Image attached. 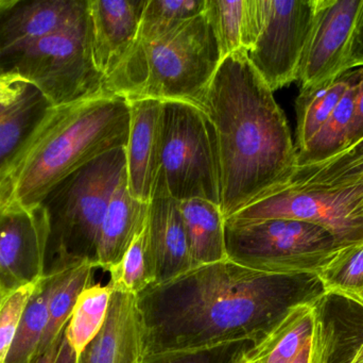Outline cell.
Masks as SVG:
<instances>
[{
    "instance_id": "277c9868",
    "label": "cell",
    "mask_w": 363,
    "mask_h": 363,
    "mask_svg": "<svg viewBox=\"0 0 363 363\" xmlns=\"http://www.w3.org/2000/svg\"><path fill=\"white\" fill-rule=\"evenodd\" d=\"M221 62L219 42L204 11L157 40L134 44L104 79V87L127 102L176 100L200 107Z\"/></svg>"
},
{
    "instance_id": "f1b7e54d",
    "label": "cell",
    "mask_w": 363,
    "mask_h": 363,
    "mask_svg": "<svg viewBox=\"0 0 363 363\" xmlns=\"http://www.w3.org/2000/svg\"><path fill=\"white\" fill-rule=\"evenodd\" d=\"M108 273V285L113 292L132 294L138 298L143 292L157 285V268L147 234V224L132 242L121 261Z\"/></svg>"
},
{
    "instance_id": "8fae6325",
    "label": "cell",
    "mask_w": 363,
    "mask_h": 363,
    "mask_svg": "<svg viewBox=\"0 0 363 363\" xmlns=\"http://www.w3.org/2000/svg\"><path fill=\"white\" fill-rule=\"evenodd\" d=\"M362 12L363 0H315L298 75L301 91L322 87L354 70V47Z\"/></svg>"
},
{
    "instance_id": "836d02e7",
    "label": "cell",
    "mask_w": 363,
    "mask_h": 363,
    "mask_svg": "<svg viewBox=\"0 0 363 363\" xmlns=\"http://www.w3.org/2000/svg\"><path fill=\"white\" fill-rule=\"evenodd\" d=\"M324 306L318 318L311 341L291 363H330L336 349L337 337L335 328L328 323L324 317Z\"/></svg>"
},
{
    "instance_id": "7a4b0ae2",
    "label": "cell",
    "mask_w": 363,
    "mask_h": 363,
    "mask_svg": "<svg viewBox=\"0 0 363 363\" xmlns=\"http://www.w3.org/2000/svg\"><path fill=\"white\" fill-rule=\"evenodd\" d=\"M200 108L215 132L225 220L291 180L296 151L289 125L247 51L222 60Z\"/></svg>"
},
{
    "instance_id": "3957f363",
    "label": "cell",
    "mask_w": 363,
    "mask_h": 363,
    "mask_svg": "<svg viewBox=\"0 0 363 363\" xmlns=\"http://www.w3.org/2000/svg\"><path fill=\"white\" fill-rule=\"evenodd\" d=\"M129 102L106 90L55 110L35 144L8 178L6 202L34 206L72 173L125 147Z\"/></svg>"
},
{
    "instance_id": "8992f818",
    "label": "cell",
    "mask_w": 363,
    "mask_h": 363,
    "mask_svg": "<svg viewBox=\"0 0 363 363\" xmlns=\"http://www.w3.org/2000/svg\"><path fill=\"white\" fill-rule=\"evenodd\" d=\"M155 192L178 202L200 198L220 206L215 132L196 104L162 102L161 168Z\"/></svg>"
},
{
    "instance_id": "4316f807",
    "label": "cell",
    "mask_w": 363,
    "mask_h": 363,
    "mask_svg": "<svg viewBox=\"0 0 363 363\" xmlns=\"http://www.w3.org/2000/svg\"><path fill=\"white\" fill-rule=\"evenodd\" d=\"M363 183V140L336 157L296 168L289 183L313 189H340Z\"/></svg>"
},
{
    "instance_id": "e575fe53",
    "label": "cell",
    "mask_w": 363,
    "mask_h": 363,
    "mask_svg": "<svg viewBox=\"0 0 363 363\" xmlns=\"http://www.w3.org/2000/svg\"><path fill=\"white\" fill-rule=\"evenodd\" d=\"M363 140V66L359 67V78L356 85L355 102H354L353 126H352L350 147ZM347 151V149H345Z\"/></svg>"
},
{
    "instance_id": "9c48e42d",
    "label": "cell",
    "mask_w": 363,
    "mask_h": 363,
    "mask_svg": "<svg viewBox=\"0 0 363 363\" xmlns=\"http://www.w3.org/2000/svg\"><path fill=\"white\" fill-rule=\"evenodd\" d=\"M315 0H245L242 48L271 91L298 80Z\"/></svg>"
},
{
    "instance_id": "ab89813d",
    "label": "cell",
    "mask_w": 363,
    "mask_h": 363,
    "mask_svg": "<svg viewBox=\"0 0 363 363\" xmlns=\"http://www.w3.org/2000/svg\"><path fill=\"white\" fill-rule=\"evenodd\" d=\"M349 363H363V341L360 343L359 347L355 350V352H354Z\"/></svg>"
},
{
    "instance_id": "52a82bcc",
    "label": "cell",
    "mask_w": 363,
    "mask_h": 363,
    "mask_svg": "<svg viewBox=\"0 0 363 363\" xmlns=\"http://www.w3.org/2000/svg\"><path fill=\"white\" fill-rule=\"evenodd\" d=\"M0 68L31 82L55 108L104 91L91 55L89 11L78 23L0 60Z\"/></svg>"
},
{
    "instance_id": "2e32d148",
    "label": "cell",
    "mask_w": 363,
    "mask_h": 363,
    "mask_svg": "<svg viewBox=\"0 0 363 363\" xmlns=\"http://www.w3.org/2000/svg\"><path fill=\"white\" fill-rule=\"evenodd\" d=\"M147 0H89L94 63L106 79L133 46Z\"/></svg>"
},
{
    "instance_id": "ba28073f",
    "label": "cell",
    "mask_w": 363,
    "mask_h": 363,
    "mask_svg": "<svg viewBox=\"0 0 363 363\" xmlns=\"http://www.w3.org/2000/svg\"><path fill=\"white\" fill-rule=\"evenodd\" d=\"M225 243L228 259L245 268L315 277L341 249L328 230L292 220H225Z\"/></svg>"
},
{
    "instance_id": "b9f144b4",
    "label": "cell",
    "mask_w": 363,
    "mask_h": 363,
    "mask_svg": "<svg viewBox=\"0 0 363 363\" xmlns=\"http://www.w3.org/2000/svg\"><path fill=\"white\" fill-rule=\"evenodd\" d=\"M362 211H363V197H362Z\"/></svg>"
},
{
    "instance_id": "d590c367",
    "label": "cell",
    "mask_w": 363,
    "mask_h": 363,
    "mask_svg": "<svg viewBox=\"0 0 363 363\" xmlns=\"http://www.w3.org/2000/svg\"><path fill=\"white\" fill-rule=\"evenodd\" d=\"M363 66V12L358 26L357 36H356L355 47L353 53V68Z\"/></svg>"
},
{
    "instance_id": "6da1fadb",
    "label": "cell",
    "mask_w": 363,
    "mask_h": 363,
    "mask_svg": "<svg viewBox=\"0 0 363 363\" xmlns=\"http://www.w3.org/2000/svg\"><path fill=\"white\" fill-rule=\"evenodd\" d=\"M322 296L311 275L260 272L230 259L190 269L138 296L144 359L236 341L257 345L290 309Z\"/></svg>"
},
{
    "instance_id": "4fadbf2b",
    "label": "cell",
    "mask_w": 363,
    "mask_h": 363,
    "mask_svg": "<svg viewBox=\"0 0 363 363\" xmlns=\"http://www.w3.org/2000/svg\"><path fill=\"white\" fill-rule=\"evenodd\" d=\"M55 110L31 82L0 68V183L18 168Z\"/></svg>"
},
{
    "instance_id": "ac0fdd59",
    "label": "cell",
    "mask_w": 363,
    "mask_h": 363,
    "mask_svg": "<svg viewBox=\"0 0 363 363\" xmlns=\"http://www.w3.org/2000/svg\"><path fill=\"white\" fill-rule=\"evenodd\" d=\"M147 234L157 268V285L191 269L180 202L167 194L155 192L149 202Z\"/></svg>"
},
{
    "instance_id": "1f68e13d",
    "label": "cell",
    "mask_w": 363,
    "mask_h": 363,
    "mask_svg": "<svg viewBox=\"0 0 363 363\" xmlns=\"http://www.w3.org/2000/svg\"><path fill=\"white\" fill-rule=\"evenodd\" d=\"M254 345L256 343L251 340L236 341L206 349L152 356L145 358L144 363H240Z\"/></svg>"
},
{
    "instance_id": "f35d334b",
    "label": "cell",
    "mask_w": 363,
    "mask_h": 363,
    "mask_svg": "<svg viewBox=\"0 0 363 363\" xmlns=\"http://www.w3.org/2000/svg\"><path fill=\"white\" fill-rule=\"evenodd\" d=\"M8 196L9 183L8 179H6V180L0 183V207H1L2 205L6 204V200H8Z\"/></svg>"
},
{
    "instance_id": "74e56055",
    "label": "cell",
    "mask_w": 363,
    "mask_h": 363,
    "mask_svg": "<svg viewBox=\"0 0 363 363\" xmlns=\"http://www.w3.org/2000/svg\"><path fill=\"white\" fill-rule=\"evenodd\" d=\"M62 339H63V337H62L59 341H57L52 347H49L47 351H45L44 353H43L42 355L36 359L35 363H55L57 353H59L60 345H61Z\"/></svg>"
},
{
    "instance_id": "cb8c5ba5",
    "label": "cell",
    "mask_w": 363,
    "mask_h": 363,
    "mask_svg": "<svg viewBox=\"0 0 363 363\" xmlns=\"http://www.w3.org/2000/svg\"><path fill=\"white\" fill-rule=\"evenodd\" d=\"M357 68V76L330 119L313 140L302 151L296 153V168H308L328 161L349 147L353 126L356 85L359 78V67Z\"/></svg>"
},
{
    "instance_id": "4dcf8cb0",
    "label": "cell",
    "mask_w": 363,
    "mask_h": 363,
    "mask_svg": "<svg viewBox=\"0 0 363 363\" xmlns=\"http://www.w3.org/2000/svg\"><path fill=\"white\" fill-rule=\"evenodd\" d=\"M205 13L219 42L222 60L243 49L245 0H206Z\"/></svg>"
},
{
    "instance_id": "5bb4252c",
    "label": "cell",
    "mask_w": 363,
    "mask_h": 363,
    "mask_svg": "<svg viewBox=\"0 0 363 363\" xmlns=\"http://www.w3.org/2000/svg\"><path fill=\"white\" fill-rule=\"evenodd\" d=\"M89 0H0V60L86 16Z\"/></svg>"
},
{
    "instance_id": "f546056e",
    "label": "cell",
    "mask_w": 363,
    "mask_h": 363,
    "mask_svg": "<svg viewBox=\"0 0 363 363\" xmlns=\"http://www.w3.org/2000/svg\"><path fill=\"white\" fill-rule=\"evenodd\" d=\"M205 4L206 0H147L134 44H147L166 36L204 12Z\"/></svg>"
},
{
    "instance_id": "30bf717a",
    "label": "cell",
    "mask_w": 363,
    "mask_h": 363,
    "mask_svg": "<svg viewBox=\"0 0 363 363\" xmlns=\"http://www.w3.org/2000/svg\"><path fill=\"white\" fill-rule=\"evenodd\" d=\"M363 183L340 189H313L286 183L257 198L228 221L292 220L328 230L339 247L363 241Z\"/></svg>"
},
{
    "instance_id": "484cf974",
    "label": "cell",
    "mask_w": 363,
    "mask_h": 363,
    "mask_svg": "<svg viewBox=\"0 0 363 363\" xmlns=\"http://www.w3.org/2000/svg\"><path fill=\"white\" fill-rule=\"evenodd\" d=\"M113 290L110 286L89 285L77 300L64 332L77 357L101 332L110 308Z\"/></svg>"
},
{
    "instance_id": "d6a6232c",
    "label": "cell",
    "mask_w": 363,
    "mask_h": 363,
    "mask_svg": "<svg viewBox=\"0 0 363 363\" xmlns=\"http://www.w3.org/2000/svg\"><path fill=\"white\" fill-rule=\"evenodd\" d=\"M43 277L40 281L17 290L0 309V363H6L23 311L40 287Z\"/></svg>"
},
{
    "instance_id": "603a6c76",
    "label": "cell",
    "mask_w": 363,
    "mask_h": 363,
    "mask_svg": "<svg viewBox=\"0 0 363 363\" xmlns=\"http://www.w3.org/2000/svg\"><path fill=\"white\" fill-rule=\"evenodd\" d=\"M357 74L358 68H354L322 87L300 91L296 102V153L313 140L330 119Z\"/></svg>"
},
{
    "instance_id": "83f0119b",
    "label": "cell",
    "mask_w": 363,
    "mask_h": 363,
    "mask_svg": "<svg viewBox=\"0 0 363 363\" xmlns=\"http://www.w3.org/2000/svg\"><path fill=\"white\" fill-rule=\"evenodd\" d=\"M317 279L326 298L339 296L363 309V241L341 247Z\"/></svg>"
},
{
    "instance_id": "60d3db41",
    "label": "cell",
    "mask_w": 363,
    "mask_h": 363,
    "mask_svg": "<svg viewBox=\"0 0 363 363\" xmlns=\"http://www.w3.org/2000/svg\"><path fill=\"white\" fill-rule=\"evenodd\" d=\"M240 363H249V362H247V360H245V358H243L242 362H241Z\"/></svg>"
},
{
    "instance_id": "d6986e66",
    "label": "cell",
    "mask_w": 363,
    "mask_h": 363,
    "mask_svg": "<svg viewBox=\"0 0 363 363\" xmlns=\"http://www.w3.org/2000/svg\"><path fill=\"white\" fill-rule=\"evenodd\" d=\"M148 212L149 202L132 195L125 174L111 197L102 222L96 268L108 272L121 261L132 242L144 230Z\"/></svg>"
},
{
    "instance_id": "44dd1931",
    "label": "cell",
    "mask_w": 363,
    "mask_h": 363,
    "mask_svg": "<svg viewBox=\"0 0 363 363\" xmlns=\"http://www.w3.org/2000/svg\"><path fill=\"white\" fill-rule=\"evenodd\" d=\"M189 243L191 269L228 259L225 217L219 205L200 198L180 202Z\"/></svg>"
},
{
    "instance_id": "9a60e30c",
    "label": "cell",
    "mask_w": 363,
    "mask_h": 363,
    "mask_svg": "<svg viewBox=\"0 0 363 363\" xmlns=\"http://www.w3.org/2000/svg\"><path fill=\"white\" fill-rule=\"evenodd\" d=\"M129 136L125 145V174L134 197L149 202L161 168L162 102H129Z\"/></svg>"
},
{
    "instance_id": "7402d4cb",
    "label": "cell",
    "mask_w": 363,
    "mask_h": 363,
    "mask_svg": "<svg viewBox=\"0 0 363 363\" xmlns=\"http://www.w3.org/2000/svg\"><path fill=\"white\" fill-rule=\"evenodd\" d=\"M74 262L61 260L57 268L43 277L40 287L23 311L6 363H35L48 323L49 307L53 294Z\"/></svg>"
},
{
    "instance_id": "7c38bea8",
    "label": "cell",
    "mask_w": 363,
    "mask_h": 363,
    "mask_svg": "<svg viewBox=\"0 0 363 363\" xmlns=\"http://www.w3.org/2000/svg\"><path fill=\"white\" fill-rule=\"evenodd\" d=\"M50 234L42 204L6 202L0 207V309L17 290L46 274Z\"/></svg>"
},
{
    "instance_id": "d4e9b609",
    "label": "cell",
    "mask_w": 363,
    "mask_h": 363,
    "mask_svg": "<svg viewBox=\"0 0 363 363\" xmlns=\"http://www.w3.org/2000/svg\"><path fill=\"white\" fill-rule=\"evenodd\" d=\"M95 264L89 260L74 261L55 290L49 307V319L43 335L38 358L63 337L79 296L91 285Z\"/></svg>"
},
{
    "instance_id": "ffe728a7",
    "label": "cell",
    "mask_w": 363,
    "mask_h": 363,
    "mask_svg": "<svg viewBox=\"0 0 363 363\" xmlns=\"http://www.w3.org/2000/svg\"><path fill=\"white\" fill-rule=\"evenodd\" d=\"M325 298L322 296L290 309L272 332L245 354V359L249 363L294 362L311 341Z\"/></svg>"
},
{
    "instance_id": "e0dca14e",
    "label": "cell",
    "mask_w": 363,
    "mask_h": 363,
    "mask_svg": "<svg viewBox=\"0 0 363 363\" xmlns=\"http://www.w3.org/2000/svg\"><path fill=\"white\" fill-rule=\"evenodd\" d=\"M76 363H144L142 317L136 296L113 292L101 332Z\"/></svg>"
},
{
    "instance_id": "5b68a950",
    "label": "cell",
    "mask_w": 363,
    "mask_h": 363,
    "mask_svg": "<svg viewBox=\"0 0 363 363\" xmlns=\"http://www.w3.org/2000/svg\"><path fill=\"white\" fill-rule=\"evenodd\" d=\"M125 176V149L119 147L72 173L40 202L50 223L49 244L55 241L61 260L95 264L108 202Z\"/></svg>"
},
{
    "instance_id": "8d00e7d4",
    "label": "cell",
    "mask_w": 363,
    "mask_h": 363,
    "mask_svg": "<svg viewBox=\"0 0 363 363\" xmlns=\"http://www.w3.org/2000/svg\"><path fill=\"white\" fill-rule=\"evenodd\" d=\"M65 332V330H64ZM77 355L72 351L70 345H68L65 336L62 339L61 345H60L59 353H57V359L55 363H76Z\"/></svg>"
}]
</instances>
